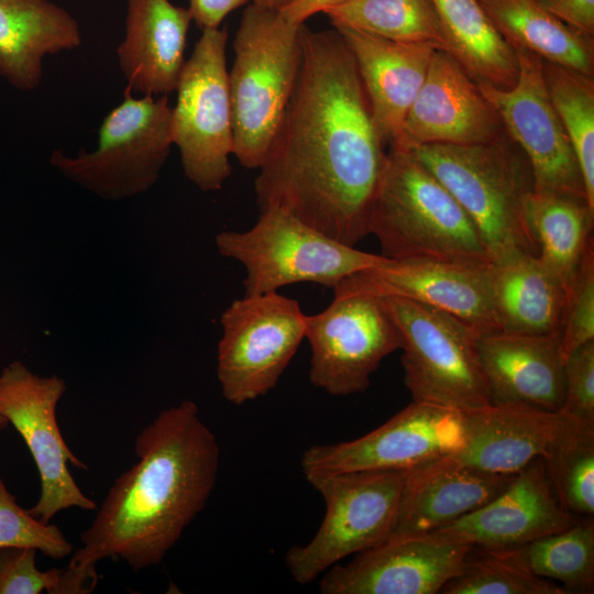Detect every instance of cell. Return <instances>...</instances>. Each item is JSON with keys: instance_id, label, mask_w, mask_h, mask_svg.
<instances>
[{"instance_id": "obj_1", "label": "cell", "mask_w": 594, "mask_h": 594, "mask_svg": "<svg viewBox=\"0 0 594 594\" xmlns=\"http://www.w3.org/2000/svg\"><path fill=\"white\" fill-rule=\"evenodd\" d=\"M301 37L294 92L257 168L256 202L354 246L370 234L386 144L339 32L304 25Z\"/></svg>"}, {"instance_id": "obj_2", "label": "cell", "mask_w": 594, "mask_h": 594, "mask_svg": "<svg viewBox=\"0 0 594 594\" xmlns=\"http://www.w3.org/2000/svg\"><path fill=\"white\" fill-rule=\"evenodd\" d=\"M134 452L138 461L109 488L69 568L96 570L105 559L134 572L157 565L207 504L220 448L194 402L161 411L136 436Z\"/></svg>"}, {"instance_id": "obj_3", "label": "cell", "mask_w": 594, "mask_h": 594, "mask_svg": "<svg viewBox=\"0 0 594 594\" xmlns=\"http://www.w3.org/2000/svg\"><path fill=\"white\" fill-rule=\"evenodd\" d=\"M407 150L460 204L493 264L538 255L528 218L531 167L506 132L486 143L426 144Z\"/></svg>"}, {"instance_id": "obj_4", "label": "cell", "mask_w": 594, "mask_h": 594, "mask_svg": "<svg viewBox=\"0 0 594 594\" xmlns=\"http://www.w3.org/2000/svg\"><path fill=\"white\" fill-rule=\"evenodd\" d=\"M369 229L380 242L381 255L387 258L492 264L460 204L402 146H388Z\"/></svg>"}, {"instance_id": "obj_5", "label": "cell", "mask_w": 594, "mask_h": 594, "mask_svg": "<svg viewBox=\"0 0 594 594\" xmlns=\"http://www.w3.org/2000/svg\"><path fill=\"white\" fill-rule=\"evenodd\" d=\"M278 11L249 4L233 40L228 72L233 155L257 169L294 92L302 59V28Z\"/></svg>"}, {"instance_id": "obj_6", "label": "cell", "mask_w": 594, "mask_h": 594, "mask_svg": "<svg viewBox=\"0 0 594 594\" xmlns=\"http://www.w3.org/2000/svg\"><path fill=\"white\" fill-rule=\"evenodd\" d=\"M216 245L221 255L244 266V296L297 283L333 288L343 278L386 260L343 244L278 208L260 210L256 223L245 231L218 233Z\"/></svg>"}, {"instance_id": "obj_7", "label": "cell", "mask_w": 594, "mask_h": 594, "mask_svg": "<svg viewBox=\"0 0 594 594\" xmlns=\"http://www.w3.org/2000/svg\"><path fill=\"white\" fill-rule=\"evenodd\" d=\"M170 125L167 96L134 98L127 87L99 127L96 150L76 156L55 150L50 164L103 200L130 198L157 182L173 145Z\"/></svg>"}, {"instance_id": "obj_8", "label": "cell", "mask_w": 594, "mask_h": 594, "mask_svg": "<svg viewBox=\"0 0 594 594\" xmlns=\"http://www.w3.org/2000/svg\"><path fill=\"white\" fill-rule=\"evenodd\" d=\"M383 297L402 334L404 381L413 402L462 413L490 406L477 333L431 306Z\"/></svg>"}, {"instance_id": "obj_9", "label": "cell", "mask_w": 594, "mask_h": 594, "mask_svg": "<svg viewBox=\"0 0 594 594\" xmlns=\"http://www.w3.org/2000/svg\"><path fill=\"white\" fill-rule=\"evenodd\" d=\"M404 472L304 473L322 496L326 514L311 540L293 546L285 556L294 581L309 584L342 559L385 541L395 521Z\"/></svg>"}, {"instance_id": "obj_10", "label": "cell", "mask_w": 594, "mask_h": 594, "mask_svg": "<svg viewBox=\"0 0 594 594\" xmlns=\"http://www.w3.org/2000/svg\"><path fill=\"white\" fill-rule=\"evenodd\" d=\"M185 61L172 107V142L185 176L202 191L222 188L231 174L233 122L227 28L205 29Z\"/></svg>"}, {"instance_id": "obj_11", "label": "cell", "mask_w": 594, "mask_h": 594, "mask_svg": "<svg viewBox=\"0 0 594 594\" xmlns=\"http://www.w3.org/2000/svg\"><path fill=\"white\" fill-rule=\"evenodd\" d=\"M334 298L321 312L306 316L311 349L309 380L333 396L366 391L383 359L402 349V334L384 297L333 287Z\"/></svg>"}, {"instance_id": "obj_12", "label": "cell", "mask_w": 594, "mask_h": 594, "mask_svg": "<svg viewBox=\"0 0 594 594\" xmlns=\"http://www.w3.org/2000/svg\"><path fill=\"white\" fill-rule=\"evenodd\" d=\"M298 301L272 292L235 299L221 315L217 377L222 396L243 405L278 383L305 339Z\"/></svg>"}, {"instance_id": "obj_13", "label": "cell", "mask_w": 594, "mask_h": 594, "mask_svg": "<svg viewBox=\"0 0 594 594\" xmlns=\"http://www.w3.org/2000/svg\"><path fill=\"white\" fill-rule=\"evenodd\" d=\"M65 392L62 377L36 375L20 361L0 373V414L24 440L40 476L38 499L28 510L45 524L70 507L98 508L68 469V463L88 468L70 451L58 427L56 409Z\"/></svg>"}, {"instance_id": "obj_14", "label": "cell", "mask_w": 594, "mask_h": 594, "mask_svg": "<svg viewBox=\"0 0 594 594\" xmlns=\"http://www.w3.org/2000/svg\"><path fill=\"white\" fill-rule=\"evenodd\" d=\"M518 77L507 89L477 84L497 112L507 135L527 157L534 190L585 196L582 175L571 142L551 103L542 59L516 50Z\"/></svg>"}, {"instance_id": "obj_15", "label": "cell", "mask_w": 594, "mask_h": 594, "mask_svg": "<svg viewBox=\"0 0 594 594\" xmlns=\"http://www.w3.org/2000/svg\"><path fill=\"white\" fill-rule=\"evenodd\" d=\"M464 439V413L411 402L385 424L350 441L317 444L301 457L304 473L408 470L457 452Z\"/></svg>"}, {"instance_id": "obj_16", "label": "cell", "mask_w": 594, "mask_h": 594, "mask_svg": "<svg viewBox=\"0 0 594 594\" xmlns=\"http://www.w3.org/2000/svg\"><path fill=\"white\" fill-rule=\"evenodd\" d=\"M473 544L431 531L389 538L324 572L322 594H436L460 570Z\"/></svg>"}, {"instance_id": "obj_17", "label": "cell", "mask_w": 594, "mask_h": 594, "mask_svg": "<svg viewBox=\"0 0 594 594\" xmlns=\"http://www.w3.org/2000/svg\"><path fill=\"white\" fill-rule=\"evenodd\" d=\"M492 264L386 257L382 264L348 276L337 285L431 306L463 321L482 337L501 332L492 300Z\"/></svg>"}, {"instance_id": "obj_18", "label": "cell", "mask_w": 594, "mask_h": 594, "mask_svg": "<svg viewBox=\"0 0 594 594\" xmlns=\"http://www.w3.org/2000/svg\"><path fill=\"white\" fill-rule=\"evenodd\" d=\"M504 132L497 112L474 79L448 52L436 50L402 136L393 145H471L490 142Z\"/></svg>"}, {"instance_id": "obj_19", "label": "cell", "mask_w": 594, "mask_h": 594, "mask_svg": "<svg viewBox=\"0 0 594 594\" xmlns=\"http://www.w3.org/2000/svg\"><path fill=\"white\" fill-rule=\"evenodd\" d=\"M517 474L483 471L452 454L405 470L395 521L387 539L440 529L492 501Z\"/></svg>"}, {"instance_id": "obj_20", "label": "cell", "mask_w": 594, "mask_h": 594, "mask_svg": "<svg viewBox=\"0 0 594 594\" xmlns=\"http://www.w3.org/2000/svg\"><path fill=\"white\" fill-rule=\"evenodd\" d=\"M575 521L559 503L544 463L538 458L492 501L437 530L476 547L505 549L522 547Z\"/></svg>"}, {"instance_id": "obj_21", "label": "cell", "mask_w": 594, "mask_h": 594, "mask_svg": "<svg viewBox=\"0 0 594 594\" xmlns=\"http://www.w3.org/2000/svg\"><path fill=\"white\" fill-rule=\"evenodd\" d=\"M353 56L383 142L396 144L436 50L400 43L345 26H333Z\"/></svg>"}, {"instance_id": "obj_22", "label": "cell", "mask_w": 594, "mask_h": 594, "mask_svg": "<svg viewBox=\"0 0 594 594\" xmlns=\"http://www.w3.org/2000/svg\"><path fill=\"white\" fill-rule=\"evenodd\" d=\"M560 337L507 332L479 337L491 404H524L558 413L565 392Z\"/></svg>"}, {"instance_id": "obj_23", "label": "cell", "mask_w": 594, "mask_h": 594, "mask_svg": "<svg viewBox=\"0 0 594 594\" xmlns=\"http://www.w3.org/2000/svg\"><path fill=\"white\" fill-rule=\"evenodd\" d=\"M125 8L117 57L127 87L143 96H167L175 91L186 61L190 13L169 0H125Z\"/></svg>"}, {"instance_id": "obj_24", "label": "cell", "mask_w": 594, "mask_h": 594, "mask_svg": "<svg viewBox=\"0 0 594 594\" xmlns=\"http://www.w3.org/2000/svg\"><path fill=\"white\" fill-rule=\"evenodd\" d=\"M564 416L524 404H498L464 413V439L452 455L473 468L517 474L543 458Z\"/></svg>"}, {"instance_id": "obj_25", "label": "cell", "mask_w": 594, "mask_h": 594, "mask_svg": "<svg viewBox=\"0 0 594 594\" xmlns=\"http://www.w3.org/2000/svg\"><path fill=\"white\" fill-rule=\"evenodd\" d=\"M81 42L76 19L51 0H0V77L14 88L40 87L45 56Z\"/></svg>"}, {"instance_id": "obj_26", "label": "cell", "mask_w": 594, "mask_h": 594, "mask_svg": "<svg viewBox=\"0 0 594 594\" xmlns=\"http://www.w3.org/2000/svg\"><path fill=\"white\" fill-rule=\"evenodd\" d=\"M491 289L501 332L561 336L569 288L538 255L492 264Z\"/></svg>"}, {"instance_id": "obj_27", "label": "cell", "mask_w": 594, "mask_h": 594, "mask_svg": "<svg viewBox=\"0 0 594 594\" xmlns=\"http://www.w3.org/2000/svg\"><path fill=\"white\" fill-rule=\"evenodd\" d=\"M514 51L594 77V37L556 18L539 0H477Z\"/></svg>"}, {"instance_id": "obj_28", "label": "cell", "mask_w": 594, "mask_h": 594, "mask_svg": "<svg viewBox=\"0 0 594 594\" xmlns=\"http://www.w3.org/2000/svg\"><path fill=\"white\" fill-rule=\"evenodd\" d=\"M448 52L477 84L510 88L518 77L516 52L477 0H431Z\"/></svg>"}, {"instance_id": "obj_29", "label": "cell", "mask_w": 594, "mask_h": 594, "mask_svg": "<svg viewBox=\"0 0 594 594\" xmlns=\"http://www.w3.org/2000/svg\"><path fill=\"white\" fill-rule=\"evenodd\" d=\"M528 218L539 260L569 288L593 244L594 209L584 196L532 191Z\"/></svg>"}, {"instance_id": "obj_30", "label": "cell", "mask_w": 594, "mask_h": 594, "mask_svg": "<svg viewBox=\"0 0 594 594\" xmlns=\"http://www.w3.org/2000/svg\"><path fill=\"white\" fill-rule=\"evenodd\" d=\"M324 14L332 26H345L400 43L430 44L446 51L431 0H346Z\"/></svg>"}, {"instance_id": "obj_31", "label": "cell", "mask_w": 594, "mask_h": 594, "mask_svg": "<svg viewBox=\"0 0 594 594\" xmlns=\"http://www.w3.org/2000/svg\"><path fill=\"white\" fill-rule=\"evenodd\" d=\"M443 594H566L554 582L536 575L528 565L524 546L487 549L473 546Z\"/></svg>"}, {"instance_id": "obj_32", "label": "cell", "mask_w": 594, "mask_h": 594, "mask_svg": "<svg viewBox=\"0 0 594 594\" xmlns=\"http://www.w3.org/2000/svg\"><path fill=\"white\" fill-rule=\"evenodd\" d=\"M551 103L573 147L585 196L594 209V77L542 61Z\"/></svg>"}, {"instance_id": "obj_33", "label": "cell", "mask_w": 594, "mask_h": 594, "mask_svg": "<svg viewBox=\"0 0 594 594\" xmlns=\"http://www.w3.org/2000/svg\"><path fill=\"white\" fill-rule=\"evenodd\" d=\"M553 492L569 513L594 514V426L564 416L542 458Z\"/></svg>"}, {"instance_id": "obj_34", "label": "cell", "mask_w": 594, "mask_h": 594, "mask_svg": "<svg viewBox=\"0 0 594 594\" xmlns=\"http://www.w3.org/2000/svg\"><path fill=\"white\" fill-rule=\"evenodd\" d=\"M531 571L563 584L566 593H593L594 521L576 520L570 527L524 546Z\"/></svg>"}, {"instance_id": "obj_35", "label": "cell", "mask_w": 594, "mask_h": 594, "mask_svg": "<svg viewBox=\"0 0 594 594\" xmlns=\"http://www.w3.org/2000/svg\"><path fill=\"white\" fill-rule=\"evenodd\" d=\"M34 548L52 559L72 556L74 546L62 530L22 508L0 477V549Z\"/></svg>"}, {"instance_id": "obj_36", "label": "cell", "mask_w": 594, "mask_h": 594, "mask_svg": "<svg viewBox=\"0 0 594 594\" xmlns=\"http://www.w3.org/2000/svg\"><path fill=\"white\" fill-rule=\"evenodd\" d=\"M34 548L0 549V594H73L68 569L41 571Z\"/></svg>"}, {"instance_id": "obj_37", "label": "cell", "mask_w": 594, "mask_h": 594, "mask_svg": "<svg viewBox=\"0 0 594 594\" xmlns=\"http://www.w3.org/2000/svg\"><path fill=\"white\" fill-rule=\"evenodd\" d=\"M590 341H594V246L583 256L569 285L560 337L563 360Z\"/></svg>"}, {"instance_id": "obj_38", "label": "cell", "mask_w": 594, "mask_h": 594, "mask_svg": "<svg viewBox=\"0 0 594 594\" xmlns=\"http://www.w3.org/2000/svg\"><path fill=\"white\" fill-rule=\"evenodd\" d=\"M565 392L561 415L594 426V341L564 360Z\"/></svg>"}, {"instance_id": "obj_39", "label": "cell", "mask_w": 594, "mask_h": 594, "mask_svg": "<svg viewBox=\"0 0 594 594\" xmlns=\"http://www.w3.org/2000/svg\"><path fill=\"white\" fill-rule=\"evenodd\" d=\"M556 18L594 37V0H539Z\"/></svg>"}, {"instance_id": "obj_40", "label": "cell", "mask_w": 594, "mask_h": 594, "mask_svg": "<svg viewBox=\"0 0 594 594\" xmlns=\"http://www.w3.org/2000/svg\"><path fill=\"white\" fill-rule=\"evenodd\" d=\"M191 20L201 29L220 28L224 18L233 10L252 0H188Z\"/></svg>"}, {"instance_id": "obj_41", "label": "cell", "mask_w": 594, "mask_h": 594, "mask_svg": "<svg viewBox=\"0 0 594 594\" xmlns=\"http://www.w3.org/2000/svg\"><path fill=\"white\" fill-rule=\"evenodd\" d=\"M346 0H289L280 10L279 14L288 22L305 24L317 13H324L328 9L339 6Z\"/></svg>"}, {"instance_id": "obj_42", "label": "cell", "mask_w": 594, "mask_h": 594, "mask_svg": "<svg viewBox=\"0 0 594 594\" xmlns=\"http://www.w3.org/2000/svg\"><path fill=\"white\" fill-rule=\"evenodd\" d=\"M289 0H252V3L272 9V10H280Z\"/></svg>"}, {"instance_id": "obj_43", "label": "cell", "mask_w": 594, "mask_h": 594, "mask_svg": "<svg viewBox=\"0 0 594 594\" xmlns=\"http://www.w3.org/2000/svg\"><path fill=\"white\" fill-rule=\"evenodd\" d=\"M9 425L7 418L0 414V430L4 429Z\"/></svg>"}]
</instances>
